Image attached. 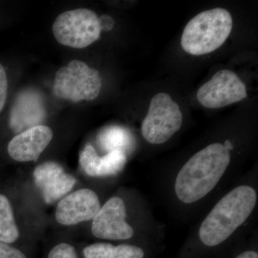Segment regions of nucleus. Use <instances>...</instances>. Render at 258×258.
Wrapping results in <instances>:
<instances>
[{
    "label": "nucleus",
    "mask_w": 258,
    "mask_h": 258,
    "mask_svg": "<svg viewBox=\"0 0 258 258\" xmlns=\"http://www.w3.org/2000/svg\"><path fill=\"white\" fill-rule=\"evenodd\" d=\"M231 160L230 151L220 143L210 144L186 161L175 180L174 190L181 203L192 204L217 186Z\"/></svg>",
    "instance_id": "f257e3e1"
},
{
    "label": "nucleus",
    "mask_w": 258,
    "mask_h": 258,
    "mask_svg": "<svg viewBox=\"0 0 258 258\" xmlns=\"http://www.w3.org/2000/svg\"><path fill=\"white\" fill-rule=\"evenodd\" d=\"M257 200L255 190L247 185L227 193L203 220L199 230L200 240L208 247L225 242L249 218Z\"/></svg>",
    "instance_id": "f03ea898"
},
{
    "label": "nucleus",
    "mask_w": 258,
    "mask_h": 258,
    "mask_svg": "<svg viewBox=\"0 0 258 258\" xmlns=\"http://www.w3.org/2000/svg\"><path fill=\"white\" fill-rule=\"evenodd\" d=\"M232 18L223 8L206 10L186 24L181 45L186 52L203 55L216 50L223 45L232 31Z\"/></svg>",
    "instance_id": "7ed1b4c3"
},
{
    "label": "nucleus",
    "mask_w": 258,
    "mask_h": 258,
    "mask_svg": "<svg viewBox=\"0 0 258 258\" xmlns=\"http://www.w3.org/2000/svg\"><path fill=\"white\" fill-rule=\"evenodd\" d=\"M102 87L100 73L83 61L74 60L56 73L53 93L73 103L91 101L99 96Z\"/></svg>",
    "instance_id": "20e7f679"
},
{
    "label": "nucleus",
    "mask_w": 258,
    "mask_h": 258,
    "mask_svg": "<svg viewBox=\"0 0 258 258\" xmlns=\"http://www.w3.org/2000/svg\"><path fill=\"white\" fill-rule=\"evenodd\" d=\"M56 40L73 48L83 49L96 42L101 36L99 18L88 9H76L59 15L52 25Z\"/></svg>",
    "instance_id": "39448f33"
},
{
    "label": "nucleus",
    "mask_w": 258,
    "mask_h": 258,
    "mask_svg": "<svg viewBox=\"0 0 258 258\" xmlns=\"http://www.w3.org/2000/svg\"><path fill=\"white\" fill-rule=\"evenodd\" d=\"M183 115L179 106L165 93L153 97L142 125V134L149 143H165L181 128Z\"/></svg>",
    "instance_id": "423d86ee"
},
{
    "label": "nucleus",
    "mask_w": 258,
    "mask_h": 258,
    "mask_svg": "<svg viewBox=\"0 0 258 258\" xmlns=\"http://www.w3.org/2000/svg\"><path fill=\"white\" fill-rule=\"evenodd\" d=\"M245 85L230 70H222L198 90V99L205 108L216 109L242 101L247 97Z\"/></svg>",
    "instance_id": "0eeeda50"
},
{
    "label": "nucleus",
    "mask_w": 258,
    "mask_h": 258,
    "mask_svg": "<svg viewBox=\"0 0 258 258\" xmlns=\"http://www.w3.org/2000/svg\"><path fill=\"white\" fill-rule=\"evenodd\" d=\"M126 209L124 202L113 197L106 202L93 218L91 231L97 238L123 240L132 238L134 229L125 221Z\"/></svg>",
    "instance_id": "6e6552de"
},
{
    "label": "nucleus",
    "mask_w": 258,
    "mask_h": 258,
    "mask_svg": "<svg viewBox=\"0 0 258 258\" xmlns=\"http://www.w3.org/2000/svg\"><path fill=\"white\" fill-rule=\"evenodd\" d=\"M101 208L98 195L93 190L81 189L59 202L55 219L60 225L71 226L92 220Z\"/></svg>",
    "instance_id": "1a4fd4ad"
},
{
    "label": "nucleus",
    "mask_w": 258,
    "mask_h": 258,
    "mask_svg": "<svg viewBox=\"0 0 258 258\" xmlns=\"http://www.w3.org/2000/svg\"><path fill=\"white\" fill-rule=\"evenodd\" d=\"M46 118L43 98L36 90L20 91L15 98L10 113L9 125L15 134L42 125Z\"/></svg>",
    "instance_id": "9d476101"
},
{
    "label": "nucleus",
    "mask_w": 258,
    "mask_h": 258,
    "mask_svg": "<svg viewBox=\"0 0 258 258\" xmlns=\"http://www.w3.org/2000/svg\"><path fill=\"white\" fill-rule=\"evenodd\" d=\"M33 178L44 201L48 205L69 193L77 181L74 176L66 173L60 164L54 161H47L37 166Z\"/></svg>",
    "instance_id": "9b49d317"
},
{
    "label": "nucleus",
    "mask_w": 258,
    "mask_h": 258,
    "mask_svg": "<svg viewBox=\"0 0 258 258\" xmlns=\"http://www.w3.org/2000/svg\"><path fill=\"white\" fill-rule=\"evenodd\" d=\"M53 137L52 129L39 125L27 129L13 137L8 152L13 160L19 162L36 161Z\"/></svg>",
    "instance_id": "f8f14e48"
},
{
    "label": "nucleus",
    "mask_w": 258,
    "mask_h": 258,
    "mask_svg": "<svg viewBox=\"0 0 258 258\" xmlns=\"http://www.w3.org/2000/svg\"><path fill=\"white\" fill-rule=\"evenodd\" d=\"M127 158L121 151H112L99 157L96 149L88 144L80 154L79 162L83 170L90 176H114L123 170Z\"/></svg>",
    "instance_id": "ddd939ff"
},
{
    "label": "nucleus",
    "mask_w": 258,
    "mask_h": 258,
    "mask_svg": "<svg viewBox=\"0 0 258 258\" xmlns=\"http://www.w3.org/2000/svg\"><path fill=\"white\" fill-rule=\"evenodd\" d=\"M85 258H144L143 249L131 244L95 243L83 249Z\"/></svg>",
    "instance_id": "4468645a"
},
{
    "label": "nucleus",
    "mask_w": 258,
    "mask_h": 258,
    "mask_svg": "<svg viewBox=\"0 0 258 258\" xmlns=\"http://www.w3.org/2000/svg\"><path fill=\"white\" fill-rule=\"evenodd\" d=\"M98 141L100 146L108 152L117 150L125 153L132 145V136L128 131L116 125L102 131Z\"/></svg>",
    "instance_id": "2eb2a0df"
},
{
    "label": "nucleus",
    "mask_w": 258,
    "mask_h": 258,
    "mask_svg": "<svg viewBox=\"0 0 258 258\" xmlns=\"http://www.w3.org/2000/svg\"><path fill=\"white\" fill-rule=\"evenodd\" d=\"M20 236L18 225L10 200L5 195L0 194V241L11 244L18 240Z\"/></svg>",
    "instance_id": "dca6fc26"
},
{
    "label": "nucleus",
    "mask_w": 258,
    "mask_h": 258,
    "mask_svg": "<svg viewBox=\"0 0 258 258\" xmlns=\"http://www.w3.org/2000/svg\"><path fill=\"white\" fill-rule=\"evenodd\" d=\"M47 258H79L74 246L68 243L57 244L49 252Z\"/></svg>",
    "instance_id": "f3484780"
},
{
    "label": "nucleus",
    "mask_w": 258,
    "mask_h": 258,
    "mask_svg": "<svg viewBox=\"0 0 258 258\" xmlns=\"http://www.w3.org/2000/svg\"><path fill=\"white\" fill-rule=\"evenodd\" d=\"M8 81L4 66L0 63V112L3 111L8 97Z\"/></svg>",
    "instance_id": "a211bd4d"
},
{
    "label": "nucleus",
    "mask_w": 258,
    "mask_h": 258,
    "mask_svg": "<svg viewBox=\"0 0 258 258\" xmlns=\"http://www.w3.org/2000/svg\"><path fill=\"white\" fill-rule=\"evenodd\" d=\"M0 258H27L19 249L0 241Z\"/></svg>",
    "instance_id": "6ab92c4d"
},
{
    "label": "nucleus",
    "mask_w": 258,
    "mask_h": 258,
    "mask_svg": "<svg viewBox=\"0 0 258 258\" xmlns=\"http://www.w3.org/2000/svg\"><path fill=\"white\" fill-rule=\"evenodd\" d=\"M100 25L101 31H110L114 27V20L109 15H103L99 18Z\"/></svg>",
    "instance_id": "aec40b11"
},
{
    "label": "nucleus",
    "mask_w": 258,
    "mask_h": 258,
    "mask_svg": "<svg viewBox=\"0 0 258 258\" xmlns=\"http://www.w3.org/2000/svg\"><path fill=\"white\" fill-rule=\"evenodd\" d=\"M235 258H258V253L255 251L247 250L244 251L237 255Z\"/></svg>",
    "instance_id": "412c9836"
},
{
    "label": "nucleus",
    "mask_w": 258,
    "mask_h": 258,
    "mask_svg": "<svg viewBox=\"0 0 258 258\" xmlns=\"http://www.w3.org/2000/svg\"><path fill=\"white\" fill-rule=\"evenodd\" d=\"M223 145L225 146V147L227 148V149H228L229 151L231 150V149H233V146H232V143H231V142L229 140L226 141L225 144H224Z\"/></svg>",
    "instance_id": "4be33fe9"
}]
</instances>
